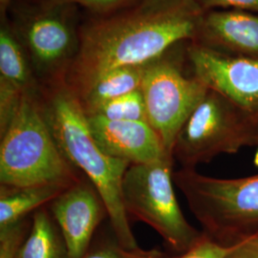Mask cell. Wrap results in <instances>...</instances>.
<instances>
[{
  "label": "cell",
  "mask_w": 258,
  "mask_h": 258,
  "mask_svg": "<svg viewBox=\"0 0 258 258\" xmlns=\"http://www.w3.org/2000/svg\"><path fill=\"white\" fill-rule=\"evenodd\" d=\"M194 21L178 8L105 20L85 30L64 82L79 94L113 69L146 66L161 58L168 47L190 37Z\"/></svg>",
  "instance_id": "1"
},
{
  "label": "cell",
  "mask_w": 258,
  "mask_h": 258,
  "mask_svg": "<svg viewBox=\"0 0 258 258\" xmlns=\"http://www.w3.org/2000/svg\"><path fill=\"white\" fill-rule=\"evenodd\" d=\"M42 107L65 158L83 172L102 196L116 240L126 249H139L121 196L123 176L130 164L109 156L100 148L78 96L63 81L55 83Z\"/></svg>",
  "instance_id": "2"
},
{
  "label": "cell",
  "mask_w": 258,
  "mask_h": 258,
  "mask_svg": "<svg viewBox=\"0 0 258 258\" xmlns=\"http://www.w3.org/2000/svg\"><path fill=\"white\" fill-rule=\"evenodd\" d=\"M0 137L1 185L67 188L83 179L58 147L34 93L23 95Z\"/></svg>",
  "instance_id": "3"
},
{
  "label": "cell",
  "mask_w": 258,
  "mask_h": 258,
  "mask_svg": "<svg viewBox=\"0 0 258 258\" xmlns=\"http://www.w3.org/2000/svg\"><path fill=\"white\" fill-rule=\"evenodd\" d=\"M173 182L211 239L230 247L258 235V174L215 178L182 167Z\"/></svg>",
  "instance_id": "4"
},
{
  "label": "cell",
  "mask_w": 258,
  "mask_h": 258,
  "mask_svg": "<svg viewBox=\"0 0 258 258\" xmlns=\"http://www.w3.org/2000/svg\"><path fill=\"white\" fill-rule=\"evenodd\" d=\"M173 157L130 165L121 184L127 216L146 223L177 252L190 249L203 236L184 217L173 188Z\"/></svg>",
  "instance_id": "5"
},
{
  "label": "cell",
  "mask_w": 258,
  "mask_h": 258,
  "mask_svg": "<svg viewBox=\"0 0 258 258\" xmlns=\"http://www.w3.org/2000/svg\"><path fill=\"white\" fill-rule=\"evenodd\" d=\"M247 147H258L257 120L209 90L179 131L172 156L182 167L195 168Z\"/></svg>",
  "instance_id": "6"
},
{
  "label": "cell",
  "mask_w": 258,
  "mask_h": 258,
  "mask_svg": "<svg viewBox=\"0 0 258 258\" xmlns=\"http://www.w3.org/2000/svg\"><path fill=\"white\" fill-rule=\"evenodd\" d=\"M141 90L148 122L172 156L179 131L209 89L196 78L184 77L173 63L160 58L146 66Z\"/></svg>",
  "instance_id": "7"
},
{
  "label": "cell",
  "mask_w": 258,
  "mask_h": 258,
  "mask_svg": "<svg viewBox=\"0 0 258 258\" xmlns=\"http://www.w3.org/2000/svg\"><path fill=\"white\" fill-rule=\"evenodd\" d=\"M194 78L258 121V59L218 55L206 48L189 52Z\"/></svg>",
  "instance_id": "8"
},
{
  "label": "cell",
  "mask_w": 258,
  "mask_h": 258,
  "mask_svg": "<svg viewBox=\"0 0 258 258\" xmlns=\"http://www.w3.org/2000/svg\"><path fill=\"white\" fill-rule=\"evenodd\" d=\"M49 207L64 239L68 258H83L98 226L108 217L102 196L83 178L64 189Z\"/></svg>",
  "instance_id": "9"
},
{
  "label": "cell",
  "mask_w": 258,
  "mask_h": 258,
  "mask_svg": "<svg viewBox=\"0 0 258 258\" xmlns=\"http://www.w3.org/2000/svg\"><path fill=\"white\" fill-rule=\"evenodd\" d=\"M93 137L109 156L130 165L150 164L172 157L148 121L112 120L87 116Z\"/></svg>",
  "instance_id": "10"
},
{
  "label": "cell",
  "mask_w": 258,
  "mask_h": 258,
  "mask_svg": "<svg viewBox=\"0 0 258 258\" xmlns=\"http://www.w3.org/2000/svg\"><path fill=\"white\" fill-rule=\"evenodd\" d=\"M22 35L33 63L41 72L56 70L79 51L73 28L57 10L28 19Z\"/></svg>",
  "instance_id": "11"
},
{
  "label": "cell",
  "mask_w": 258,
  "mask_h": 258,
  "mask_svg": "<svg viewBox=\"0 0 258 258\" xmlns=\"http://www.w3.org/2000/svg\"><path fill=\"white\" fill-rule=\"evenodd\" d=\"M146 66L121 67L107 71L77 94L86 115L104 102L141 88Z\"/></svg>",
  "instance_id": "12"
},
{
  "label": "cell",
  "mask_w": 258,
  "mask_h": 258,
  "mask_svg": "<svg viewBox=\"0 0 258 258\" xmlns=\"http://www.w3.org/2000/svg\"><path fill=\"white\" fill-rule=\"evenodd\" d=\"M64 189L54 185H0V228L26 219L31 212L52 203Z\"/></svg>",
  "instance_id": "13"
},
{
  "label": "cell",
  "mask_w": 258,
  "mask_h": 258,
  "mask_svg": "<svg viewBox=\"0 0 258 258\" xmlns=\"http://www.w3.org/2000/svg\"><path fill=\"white\" fill-rule=\"evenodd\" d=\"M16 258H68L61 232L44 207L34 212L27 237Z\"/></svg>",
  "instance_id": "14"
},
{
  "label": "cell",
  "mask_w": 258,
  "mask_h": 258,
  "mask_svg": "<svg viewBox=\"0 0 258 258\" xmlns=\"http://www.w3.org/2000/svg\"><path fill=\"white\" fill-rule=\"evenodd\" d=\"M206 26L214 37L231 46L258 53V18L232 12L212 13Z\"/></svg>",
  "instance_id": "15"
},
{
  "label": "cell",
  "mask_w": 258,
  "mask_h": 258,
  "mask_svg": "<svg viewBox=\"0 0 258 258\" xmlns=\"http://www.w3.org/2000/svg\"><path fill=\"white\" fill-rule=\"evenodd\" d=\"M0 80L24 93H34L35 81L26 54L17 37L6 27L0 31Z\"/></svg>",
  "instance_id": "16"
},
{
  "label": "cell",
  "mask_w": 258,
  "mask_h": 258,
  "mask_svg": "<svg viewBox=\"0 0 258 258\" xmlns=\"http://www.w3.org/2000/svg\"><path fill=\"white\" fill-rule=\"evenodd\" d=\"M87 116H99L112 120L148 121L146 102L141 88L102 103Z\"/></svg>",
  "instance_id": "17"
},
{
  "label": "cell",
  "mask_w": 258,
  "mask_h": 258,
  "mask_svg": "<svg viewBox=\"0 0 258 258\" xmlns=\"http://www.w3.org/2000/svg\"><path fill=\"white\" fill-rule=\"evenodd\" d=\"M30 228L27 218L0 228V258H16Z\"/></svg>",
  "instance_id": "18"
},
{
  "label": "cell",
  "mask_w": 258,
  "mask_h": 258,
  "mask_svg": "<svg viewBox=\"0 0 258 258\" xmlns=\"http://www.w3.org/2000/svg\"><path fill=\"white\" fill-rule=\"evenodd\" d=\"M166 254L156 249H129L121 246L118 241L106 242L87 251L83 258H167Z\"/></svg>",
  "instance_id": "19"
},
{
  "label": "cell",
  "mask_w": 258,
  "mask_h": 258,
  "mask_svg": "<svg viewBox=\"0 0 258 258\" xmlns=\"http://www.w3.org/2000/svg\"><path fill=\"white\" fill-rule=\"evenodd\" d=\"M232 246H224L203 233V236L188 250L181 253L179 256L167 258H224L231 250Z\"/></svg>",
  "instance_id": "20"
},
{
  "label": "cell",
  "mask_w": 258,
  "mask_h": 258,
  "mask_svg": "<svg viewBox=\"0 0 258 258\" xmlns=\"http://www.w3.org/2000/svg\"><path fill=\"white\" fill-rule=\"evenodd\" d=\"M224 258H258V235L233 245Z\"/></svg>",
  "instance_id": "21"
},
{
  "label": "cell",
  "mask_w": 258,
  "mask_h": 258,
  "mask_svg": "<svg viewBox=\"0 0 258 258\" xmlns=\"http://www.w3.org/2000/svg\"><path fill=\"white\" fill-rule=\"evenodd\" d=\"M206 6L239 7L258 11V0H199Z\"/></svg>",
  "instance_id": "22"
},
{
  "label": "cell",
  "mask_w": 258,
  "mask_h": 258,
  "mask_svg": "<svg viewBox=\"0 0 258 258\" xmlns=\"http://www.w3.org/2000/svg\"><path fill=\"white\" fill-rule=\"evenodd\" d=\"M178 0H144L140 11L144 13H160L175 9Z\"/></svg>",
  "instance_id": "23"
},
{
  "label": "cell",
  "mask_w": 258,
  "mask_h": 258,
  "mask_svg": "<svg viewBox=\"0 0 258 258\" xmlns=\"http://www.w3.org/2000/svg\"><path fill=\"white\" fill-rule=\"evenodd\" d=\"M55 5H64V4H70V3H78L82 4L86 7L90 8H105L113 6L117 3L120 2L121 0H52Z\"/></svg>",
  "instance_id": "24"
},
{
  "label": "cell",
  "mask_w": 258,
  "mask_h": 258,
  "mask_svg": "<svg viewBox=\"0 0 258 258\" xmlns=\"http://www.w3.org/2000/svg\"><path fill=\"white\" fill-rule=\"evenodd\" d=\"M11 0H0V6H1V12L3 13L5 10L7 9Z\"/></svg>",
  "instance_id": "25"
},
{
  "label": "cell",
  "mask_w": 258,
  "mask_h": 258,
  "mask_svg": "<svg viewBox=\"0 0 258 258\" xmlns=\"http://www.w3.org/2000/svg\"><path fill=\"white\" fill-rule=\"evenodd\" d=\"M253 164H254V166L258 167V147L256 148V151H255V154L253 157Z\"/></svg>",
  "instance_id": "26"
}]
</instances>
